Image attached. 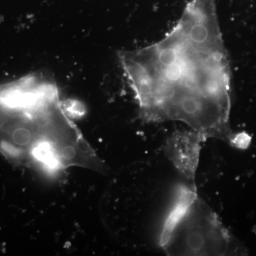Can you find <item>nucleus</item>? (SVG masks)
I'll use <instances>...</instances> for the list:
<instances>
[{
	"label": "nucleus",
	"mask_w": 256,
	"mask_h": 256,
	"mask_svg": "<svg viewBox=\"0 0 256 256\" xmlns=\"http://www.w3.org/2000/svg\"><path fill=\"white\" fill-rule=\"evenodd\" d=\"M148 122L178 121L205 139L236 146L230 127L232 74L216 0H191L162 40L118 54Z\"/></svg>",
	"instance_id": "1"
},
{
	"label": "nucleus",
	"mask_w": 256,
	"mask_h": 256,
	"mask_svg": "<svg viewBox=\"0 0 256 256\" xmlns=\"http://www.w3.org/2000/svg\"><path fill=\"white\" fill-rule=\"evenodd\" d=\"M0 152L47 173L72 166L106 170L66 112L58 88L40 76L0 85Z\"/></svg>",
	"instance_id": "2"
},
{
	"label": "nucleus",
	"mask_w": 256,
	"mask_h": 256,
	"mask_svg": "<svg viewBox=\"0 0 256 256\" xmlns=\"http://www.w3.org/2000/svg\"><path fill=\"white\" fill-rule=\"evenodd\" d=\"M165 220L160 244L169 256H226L238 252L233 236L216 214L197 195L184 188Z\"/></svg>",
	"instance_id": "3"
},
{
	"label": "nucleus",
	"mask_w": 256,
	"mask_h": 256,
	"mask_svg": "<svg viewBox=\"0 0 256 256\" xmlns=\"http://www.w3.org/2000/svg\"><path fill=\"white\" fill-rule=\"evenodd\" d=\"M206 140L201 134L190 130L174 133L166 142V156L175 168L188 180H195L202 144Z\"/></svg>",
	"instance_id": "4"
}]
</instances>
